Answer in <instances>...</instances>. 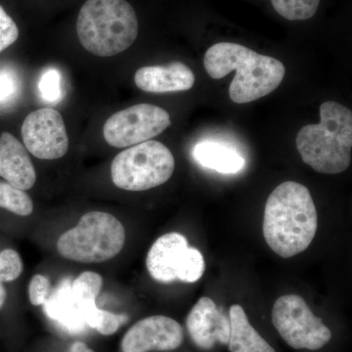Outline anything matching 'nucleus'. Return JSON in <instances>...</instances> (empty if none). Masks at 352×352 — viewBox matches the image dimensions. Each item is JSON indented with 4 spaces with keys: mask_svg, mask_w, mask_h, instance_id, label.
<instances>
[{
    "mask_svg": "<svg viewBox=\"0 0 352 352\" xmlns=\"http://www.w3.org/2000/svg\"><path fill=\"white\" fill-rule=\"evenodd\" d=\"M318 215L309 190L286 182L273 190L266 201L263 236L271 250L284 258L305 252L314 241Z\"/></svg>",
    "mask_w": 352,
    "mask_h": 352,
    "instance_id": "nucleus-1",
    "label": "nucleus"
},
{
    "mask_svg": "<svg viewBox=\"0 0 352 352\" xmlns=\"http://www.w3.org/2000/svg\"><path fill=\"white\" fill-rule=\"evenodd\" d=\"M204 66L214 80L226 78L232 71L237 73L229 87V96L237 104L250 103L270 94L279 87L286 74L279 60L232 43H219L208 48Z\"/></svg>",
    "mask_w": 352,
    "mask_h": 352,
    "instance_id": "nucleus-2",
    "label": "nucleus"
},
{
    "mask_svg": "<svg viewBox=\"0 0 352 352\" xmlns=\"http://www.w3.org/2000/svg\"><path fill=\"white\" fill-rule=\"evenodd\" d=\"M321 122L303 126L296 135L302 161L317 173L337 175L351 163L352 113L335 101L320 106Z\"/></svg>",
    "mask_w": 352,
    "mask_h": 352,
    "instance_id": "nucleus-3",
    "label": "nucleus"
},
{
    "mask_svg": "<svg viewBox=\"0 0 352 352\" xmlns=\"http://www.w3.org/2000/svg\"><path fill=\"white\" fill-rule=\"evenodd\" d=\"M76 32L88 52L115 56L138 38V16L126 0H87L78 13Z\"/></svg>",
    "mask_w": 352,
    "mask_h": 352,
    "instance_id": "nucleus-4",
    "label": "nucleus"
},
{
    "mask_svg": "<svg viewBox=\"0 0 352 352\" xmlns=\"http://www.w3.org/2000/svg\"><path fill=\"white\" fill-rule=\"evenodd\" d=\"M126 230L117 217L104 212H89L57 242L63 258L82 263H100L120 254Z\"/></svg>",
    "mask_w": 352,
    "mask_h": 352,
    "instance_id": "nucleus-5",
    "label": "nucleus"
},
{
    "mask_svg": "<svg viewBox=\"0 0 352 352\" xmlns=\"http://www.w3.org/2000/svg\"><path fill=\"white\" fill-rule=\"evenodd\" d=\"M175 168L170 150L159 141L149 140L117 155L111 164V176L118 188L146 191L168 182Z\"/></svg>",
    "mask_w": 352,
    "mask_h": 352,
    "instance_id": "nucleus-6",
    "label": "nucleus"
},
{
    "mask_svg": "<svg viewBox=\"0 0 352 352\" xmlns=\"http://www.w3.org/2000/svg\"><path fill=\"white\" fill-rule=\"evenodd\" d=\"M146 266L153 279L164 284L176 280L195 283L206 270L201 252L189 248L186 238L176 232L164 234L153 244L146 258Z\"/></svg>",
    "mask_w": 352,
    "mask_h": 352,
    "instance_id": "nucleus-7",
    "label": "nucleus"
},
{
    "mask_svg": "<svg viewBox=\"0 0 352 352\" xmlns=\"http://www.w3.org/2000/svg\"><path fill=\"white\" fill-rule=\"evenodd\" d=\"M271 317L282 339L293 349L318 351L332 339L330 329L315 316L302 296H280Z\"/></svg>",
    "mask_w": 352,
    "mask_h": 352,
    "instance_id": "nucleus-8",
    "label": "nucleus"
},
{
    "mask_svg": "<svg viewBox=\"0 0 352 352\" xmlns=\"http://www.w3.org/2000/svg\"><path fill=\"white\" fill-rule=\"evenodd\" d=\"M170 115L152 104H138L111 116L103 127L109 145L129 148L149 141L170 127Z\"/></svg>",
    "mask_w": 352,
    "mask_h": 352,
    "instance_id": "nucleus-9",
    "label": "nucleus"
},
{
    "mask_svg": "<svg viewBox=\"0 0 352 352\" xmlns=\"http://www.w3.org/2000/svg\"><path fill=\"white\" fill-rule=\"evenodd\" d=\"M25 149L41 160H57L69 150V138L61 113L52 108L34 111L23 122Z\"/></svg>",
    "mask_w": 352,
    "mask_h": 352,
    "instance_id": "nucleus-10",
    "label": "nucleus"
},
{
    "mask_svg": "<svg viewBox=\"0 0 352 352\" xmlns=\"http://www.w3.org/2000/svg\"><path fill=\"white\" fill-rule=\"evenodd\" d=\"M184 340L182 326L164 315H155L138 321L122 338V352L175 351Z\"/></svg>",
    "mask_w": 352,
    "mask_h": 352,
    "instance_id": "nucleus-11",
    "label": "nucleus"
},
{
    "mask_svg": "<svg viewBox=\"0 0 352 352\" xmlns=\"http://www.w3.org/2000/svg\"><path fill=\"white\" fill-rule=\"evenodd\" d=\"M186 327L191 340L199 349L208 351L217 342L228 344L230 321L208 296L201 298L192 308L187 316Z\"/></svg>",
    "mask_w": 352,
    "mask_h": 352,
    "instance_id": "nucleus-12",
    "label": "nucleus"
},
{
    "mask_svg": "<svg viewBox=\"0 0 352 352\" xmlns=\"http://www.w3.org/2000/svg\"><path fill=\"white\" fill-rule=\"evenodd\" d=\"M0 177L23 191L32 188L36 182L29 152L9 132H3L0 136Z\"/></svg>",
    "mask_w": 352,
    "mask_h": 352,
    "instance_id": "nucleus-13",
    "label": "nucleus"
},
{
    "mask_svg": "<svg viewBox=\"0 0 352 352\" xmlns=\"http://www.w3.org/2000/svg\"><path fill=\"white\" fill-rule=\"evenodd\" d=\"M134 82L139 89L150 94L187 91L195 83L192 69L182 62L166 66H148L138 69Z\"/></svg>",
    "mask_w": 352,
    "mask_h": 352,
    "instance_id": "nucleus-14",
    "label": "nucleus"
},
{
    "mask_svg": "<svg viewBox=\"0 0 352 352\" xmlns=\"http://www.w3.org/2000/svg\"><path fill=\"white\" fill-rule=\"evenodd\" d=\"M46 314L69 333H78L87 325L85 307L72 293L71 285L58 289L52 298L44 303Z\"/></svg>",
    "mask_w": 352,
    "mask_h": 352,
    "instance_id": "nucleus-15",
    "label": "nucleus"
},
{
    "mask_svg": "<svg viewBox=\"0 0 352 352\" xmlns=\"http://www.w3.org/2000/svg\"><path fill=\"white\" fill-rule=\"evenodd\" d=\"M230 337L229 349L231 352H276L252 327L244 308L234 305L229 310Z\"/></svg>",
    "mask_w": 352,
    "mask_h": 352,
    "instance_id": "nucleus-16",
    "label": "nucleus"
},
{
    "mask_svg": "<svg viewBox=\"0 0 352 352\" xmlns=\"http://www.w3.org/2000/svg\"><path fill=\"white\" fill-rule=\"evenodd\" d=\"M197 163L224 175L239 173L245 166V159L232 148L214 141L198 143L193 149Z\"/></svg>",
    "mask_w": 352,
    "mask_h": 352,
    "instance_id": "nucleus-17",
    "label": "nucleus"
},
{
    "mask_svg": "<svg viewBox=\"0 0 352 352\" xmlns=\"http://www.w3.org/2000/svg\"><path fill=\"white\" fill-rule=\"evenodd\" d=\"M127 321V315L116 314L100 309L97 307L96 303L89 305L85 310V323L88 327L94 329L103 336L113 335Z\"/></svg>",
    "mask_w": 352,
    "mask_h": 352,
    "instance_id": "nucleus-18",
    "label": "nucleus"
},
{
    "mask_svg": "<svg viewBox=\"0 0 352 352\" xmlns=\"http://www.w3.org/2000/svg\"><path fill=\"white\" fill-rule=\"evenodd\" d=\"M103 286V278L92 271H85L71 284L74 296L85 307L96 303L97 296Z\"/></svg>",
    "mask_w": 352,
    "mask_h": 352,
    "instance_id": "nucleus-19",
    "label": "nucleus"
},
{
    "mask_svg": "<svg viewBox=\"0 0 352 352\" xmlns=\"http://www.w3.org/2000/svg\"><path fill=\"white\" fill-rule=\"evenodd\" d=\"M0 208L21 217H28L34 210V203L31 197L23 190L16 188L9 183L0 182Z\"/></svg>",
    "mask_w": 352,
    "mask_h": 352,
    "instance_id": "nucleus-20",
    "label": "nucleus"
},
{
    "mask_svg": "<svg viewBox=\"0 0 352 352\" xmlns=\"http://www.w3.org/2000/svg\"><path fill=\"white\" fill-rule=\"evenodd\" d=\"M271 3L285 19L305 21L314 17L320 0H271Z\"/></svg>",
    "mask_w": 352,
    "mask_h": 352,
    "instance_id": "nucleus-21",
    "label": "nucleus"
},
{
    "mask_svg": "<svg viewBox=\"0 0 352 352\" xmlns=\"http://www.w3.org/2000/svg\"><path fill=\"white\" fill-rule=\"evenodd\" d=\"M21 82L19 76L9 67L0 68V108L13 105L19 97Z\"/></svg>",
    "mask_w": 352,
    "mask_h": 352,
    "instance_id": "nucleus-22",
    "label": "nucleus"
},
{
    "mask_svg": "<svg viewBox=\"0 0 352 352\" xmlns=\"http://www.w3.org/2000/svg\"><path fill=\"white\" fill-rule=\"evenodd\" d=\"M23 261L20 254L12 249L0 252V282H12L23 272Z\"/></svg>",
    "mask_w": 352,
    "mask_h": 352,
    "instance_id": "nucleus-23",
    "label": "nucleus"
},
{
    "mask_svg": "<svg viewBox=\"0 0 352 352\" xmlns=\"http://www.w3.org/2000/svg\"><path fill=\"white\" fill-rule=\"evenodd\" d=\"M39 89L43 100L55 103L61 97V76L55 69L44 72L39 82Z\"/></svg>",
    "mask_w": 352,
    "mask_h": 352,
    "instance_id": "nucleus-24",
    "label": "nucleus"
},
{
    "mask_svg": "<svg viewBox=\"0 0 352 352\" xmlns=\"http://www.w3.org/2000/svg\"><path fill=\"white\" fill-rule=\"evenodd\" d=\"M51 284L47 277L34 275L29 285V298L34 307H41L50 296Z\"/></svg>",
    "mask_w": 352,
    "mask_h": 352,
    "instance_id": "nucleus-25",
    "label": "nucleus"
},
{
    "mask_svg": "<svg viewBox=\"0 0 352 352\" xmlns=\"http://www.w3.org/2000/svg\"><path fill=\"white\" fill-rule=\"evenodd\" d=\"M19 38V29L12 18L0 6V52L12 45Z\"/></svg>",
    "mask_w": 352,
    "mask_h": 352,
    "instance_id": "nucleus-26",
    "label": "nucleus"
},
{
    "mask_svg": "<svg viewBox=\"0 0 352 352\" xmlns=\"http://www.w3.org/2000/svg\"><path fill=\"white\" fill-rule=\"evenodd\" d=\"M68 352H94L82 342H76L69 346Z\"/></svg>",
    "mask_w": 352,
    "mask_h": 352,
    "instance_id": "nucleus-27",
    "label": "nucleus"
},
{
    "mask_svg": "<svg viewBox=\"0 0 352 352\" xmlns=\"http://www.w3.org/2000/svg\"><path fill=\"white\" fill-rule=\"evenodd\" d=\"M6 288H4L3 285H2V282H0V308L3 307L4 302H6Z\"/></svg>",
    "mask_w": 352,
    "mask_h": 352,
    "instance_id": "nucleus-28",
    "label": "nucleus"
}]
</instances>
